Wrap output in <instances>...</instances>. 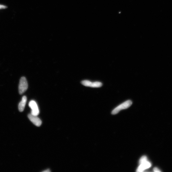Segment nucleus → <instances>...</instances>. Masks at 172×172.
<instances>
[{"mask_svg": "<svg viewBox=\"0 0 172 172\" xmlns=\"http://www.w3.org/2000/svg\"><path fill=\"white\" fill-rule=\"evenodd\" d=\"M43 172H50V171L49 169H47L46 170H45L44 171H43Z\"/></svg>", "mask_w": 172, "mask_h": 172, "instance_id": "obj_11", "label": "nucleus"}, {"mask_svg": "<svg viewBox=\"0 0 172 172\" xmlns=\"http://www.w3.org/2000/svg\"><path fill=\"white\" fill-rule=\"evenodd\" d=\"M7 8V6H6L0 5V9H5Z\"/></svg>", "mask_w": 172, "mask_h": 172, "instance_id": "obj_9", "label": "nucleus"}, {"mask_svg": "<svg viewBox=\"0 0 172 172\" xmlns=\"http://www.w3.org/2000/svg\"><path fill=\"white\" fill-rule=\"evenodd\" d=\"M81 84L84 86L87 87H93V88H98L102 86L101 82H92L91 81L84 80L81 82Z\"/></svg>", "mask_w": 172, "mask_h": 172, "instance_id": "obj_3", "label": "nucleus"}, {"mask_svg": "<svg viewBox=\"0 0 172 172\" xmlns=\"http://www.w3.org/2000/svg\"><path fill=\"white\" fill-rule=\"evenodd\" d=\"M147 161V158L146 156H143L141 157L139 160L140 165L145 162Z\"/></svg>", "mask_w": 172, "mask_h": 172, "instance_id": "obj_8", "label": "nucleus"}, {"mask_svg": "<svg viewBox=\"0 0 172 172\" xmlns=\"http://www.w3.org/2000/svg\"><path fill=\"white\" fill-rule=\"evenodd\" d=\"M140 165L137 169V172H142L146 169L150 168L152 165L151 163L147 161Z\"/></svg>", "mask_w": 172, "mask_h": 172, "instance_id": "obj_6", "label": "nucleus"}, {"mask_svg": "<svg viewBox=\"0 0 172 172\" xmlns=\"http://www.w3.org/2000/svg\"><path fill=\"white\" fill-rule=\"evenodd\" d=\"M28 117L29 120L35 126H39L41 125V120L37 116L33 115L31 114H29Z\"/></svg>", "mask_w": 172, "mask_h": 172, "instance_id": "obj_5", "label": "nucleus"}, {"mask_svg": "<svg viewBox=\"0 0 172 172\" xmlns=\"http://www.w3.org/2000/svg\"><path fill=\"white\" fill-rule=\"evenodd\" d=\"M154 171L155 172H160L161 171L159 170V169L158 168H154Z\"/></svg>", "mask_w": 172, "mask_h": 172, "instance_id": "obj_10", "label": "nucleus"}, {"mask_svg": "<svg viewBox=\"0 0 172 172\" xmlns=\"http://www.w3.org/2000/svg\"><path fill=\"white\" fill-rule=\"evenodd\" d=\"M132 104V102L130 100L126 101L115 108L112 111L111 114H116L120 110L128 108L131 106Z\"/></svg>", "mask_w": 172, "mask_h": 172, "instance_id": "obj_1", "label": "nucleus"}, {"mask_svg": "<svg viewBox=\"0 0 172 172\" xmlns=\"http://www.w3.org/2000/svg\"><path fill=\"white\" fill-rule=\"evenodd\" d=\"M27 101V98L26 96H24L22 101L20 102L19 105V110L20 112L23 111L25 107Z\"/></svg>", "mask_w": 172, "mask_h": 172, "instance_id": "obj_7", "label": "nucleus"}, {"mask_svg": "<svg viewBox=\"0 0 172 172\" xmlns=\"http://www.w3.org/2000/svg\"><path fill=\"white\" fill-rule=\"evenodd\" d=\"M29 105L31 109V114L33 115L37 116L39 114V110L37 103L34 101H31L29 102Z\"/></svg>", "mask_w": 172, "mask_h": 172, "instance_id": "obj_4", "label": "nucleus"}, {"mask_svg": "<svg viewBox=\"0 0 172 172\" xmlns=\"http://www.w3.org/2000/svg\"><path fill=\"white\" fill-rule=\"evenodd\" d=\"M28 84L26 78L25 77L21 78L20 80L19 91L20 94L25 92L28 88Z\"/></svg>", "mask_w": 172, "mask_h": 172, "instance_id": "obj_2", "label": "nucleus"}]
</instances>
